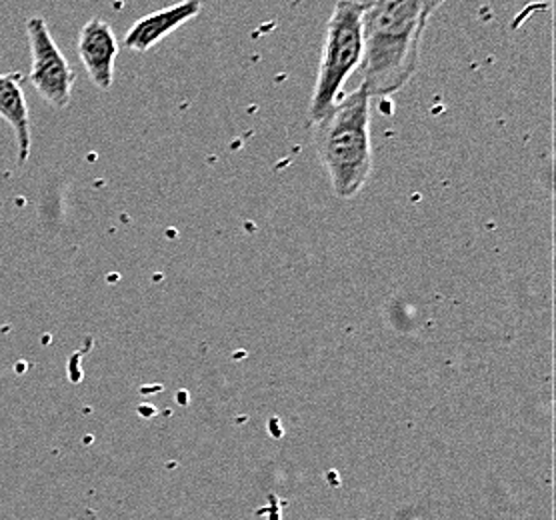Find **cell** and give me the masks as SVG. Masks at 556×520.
Returning <instances> with one entry per match:
<instances>
[{
    "mask_svg": "<svg viewBox=\"0 0 556 520\" xmlns=\"http://www.w3.org/2000/svg\"><path fill=\"white\" fill-rule=\"evenodd\" d=\"M430 13L427 0H363V87L391 97L417 73Z\"/></svg>",
    "mask_w": 556,
    "mask_h": 520,
    "instance_id": "6da1fadb",
    "label": "cell"
},
{
    "mask_svg": "<svg viewBox=\"0 0 556 520\" xmlns=\"http://www.w3.org/2000/svg\"><path fill=\"white\" fill-rule=\"evenodd\" d=\"M370 97L361 85L342 94L316 123V151L329 173L334 194L349 201L363 191L372 173Z\"/></svg>",
    "mask_w": 556,
    "mask_h": 520,
    "instance_id": "7a4b0ae2",
    "label": "cell"
},
{
    "mask_svg": "<svg viewBox=\"0 0 556 520\" xmlns=\"http://www.w3.org/2000/svg\"><path fill=\"white\" fill-rule=\"evenodd\" d=\"M363 61V0H339L332 9L323 61L318 68L308 116L318 123L342 97L346 80Z\"/></svg>",
    "mask_w": 556,
    "mask_h": 520,
    "instance_id": "3957f363",
    "label": "cell"
},
{
    "mask_svg": "<svg viewBox=\"0 0 556 520\" xmlns=\"http://www.w3.org/2000/svg\"><path fill=\"white\" fill-rule=\"evenodd\" d=\"M26 37L33 59L28 80L54 109L68 106L75 87V71L56 47L47 21L42 16H30L26 21Z\"/></svg>",
    "mask_w": 556,
    "mask_h": 520,
    "instance_id": "277c9868",
    "label": "cell"
},
{
    "mask_svg": "<svg viewBox=\"0 0 556 520\" xmlns=\"http://www.w3.org/2000/svg\"><path fill=\"white\" fill-rule=\"evenodd\" d=\"M118 39L113 26L102 18H90L78 35V56L85 64L90 83L101 90L113 89L114 64L118 56Z\"/></svg>",
    "mask_w": 556,
    "mask_h": 520,
    "instance_id": "5b68a950",
    "label": "cell"
},
{
    "mask_svg": "<svg viewBox=\"0 0 556 520\" xmlns=\"http://www.w3.org/2000/svg\"><path fill=\"white\" fill-rule=\"evenodd\" d=\"M203 11L201 0H180L173 7H165L161 11L147 14L139 18L125 37V49L135 52H149L152 47L173 35L180 26L187 25L197 18Z\"/></svg>",
    "mask_w": 556,
    "mask_h": 520,
    "instance_id": "8992f818",
    "label": "cell"
},
{
    "mask_svg": "<svg viewBox=\"0 0 556 520\" xmlns=\"http://www.w3.org/2000/svg\"><path fill=\"white\" fill-rule=\"evenodd\" d=\"M0 118L13 128L18 163L25 165L30 156L33 137H30V115L25 97V75L7 73L0 75Z\"/></svg>",
    "mask_w": 556,
    "mask_h": 520,
    "instance_id": "52a82bcc",
    "label": "cell"
},
{
    "mask_svg": "<svg viewBox=\"0 0 556 520\" xmlns=\"http://www.w3.org/2000/svg\"><path fill=\"white\" fill-rule=\"evenodd\" d=\"M443 2H446V0H427V7H429V13L432 14Z\"/></svg>",
    "mask_w": 556,
    "mask_h": 520,
    "instance_id": "ba28073f",
    "label": "cell"
}]
</instances>
